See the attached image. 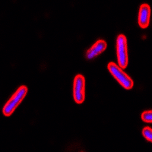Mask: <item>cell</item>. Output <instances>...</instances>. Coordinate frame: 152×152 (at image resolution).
<instances>
[{
  "mask_svg": "<svg viewBox=\"0 0 152 152\" xmlns=\"http://www.w3.org/2000/svg\"><path fill=\"white\" fill-rule=\"evenodd\" d=\"M28 93V88L24 85H22L18 89L15 93L12 95V97L8 100V102L5 104L2 113L5 116H11L18 105L24 99Z\"/></svg>",
  "mask_w": 152,
  "mask_h": 152,
  "instance_id": "6da1fadb",
  "label": "cell"
},
{
  "mask_svg": "<svg viewBox=\"0 0 152 152\" xmlns=\"http://www.w3.org/2000/svg\"><path fill=\"white\" fill-rule=\"evenodd\" d=\"M107 68H108V70L110 72V74L113 76V78L125 89L130 90L133 88L134 82H133L132 79L123 71L121 68H119L118 65H116L115 62H110L107 66Z\"/></svg>",
  "mask_w": 152,
  "mask_h": 152,
  "instance_id": "7a4b0ae2",
  "label": "cell"
},
{
  "mask_svg": "<svg viewBox=\"0 0 152 152\" xmlns=\"http://www.w3.org/2000/svg\"><path fill=\"white\" fill-rule=\"evenodd\" d=\"M116 53L119 67L126 69L129 63L127 39L124 34H119L116 39Z\"/></svg>",
  "mask_w": 152,
  "mask_h": 152,
  "instance_id": "3957f363",
  "label": "cell"
},
{
  "mask_svg": "<svg viewBox=\"0 0 152 152\" xmlns=\"http://www.w3.org/2000/svg\"><path fill=\"white\" fill-rule=\"evenodd\" d=\"M73 98L76 104H81L85 99V78L82 75H77L73 83Z\"/></svg>",
  "mask_w": 152,
  "mask_h": 152,
  "instance_id": "277c9868",
  "label": "cell"
},
{
  "mask_svg": "<svg viewBox=\"0 0 152 152\" xmlns=\"http://www.w3.org/2000/svg\"><path fill=\"white\" fill-rule=\"evenodd\" d=\"M151 16V8L148 4H142L138 12V25L145 29L149 26Z\"/></svg>",
  "mask_w": 152,
  "mask_h": 152,
  "instance_id": "5b68a950",
  "label": "cell"
},
{
  "mask_svg": "<svg viewBox=\"0 0 152 152\" xmlns=\"http://www.w3.org/2000/svg\"><path fill=\"white\" fill-rule=\"evenodd\" d=\"M107 42L104 40H99L86 52V57L88 59H93L97 56L102 53L107 49Z\"/></svg>",
  "mask_w": 152,
  "mask_h": 152,
  "instance_id": "8992f818",
  "label": "cell"
},
{
  "mask_svg": "<svg viewBox=\"0 0 152 152\" xmlns=\"http://www.w3.org/2000/svg\"><path fill=\"white\" fill-rule=\"evenodd\" d=\"M142 135L146 140L148 142H152V130L151 127L149 126L145 127L142 130Z\"/></svg>",
  "mask_w": 152,
  "mask_h": 152,
  "instance_id": "52a82bcc",
  "label": "cell"
},
{
  "mask_svg": "<svg viewBox=\"0 0 152 152\" xmlns=\"http://www.w3.org/2000/svg\"><path fill=\"white\" fill-rule=\"evenodd\" d=\"M142 119L145 123H151L152 122V111L146 110L144 111L142 114Z\"/></svg>",
  "mask_w": 152,
  "mask_h": 152,
  "instance_id": "ba28073f",
  "label": "cell"
}]
</instances>
